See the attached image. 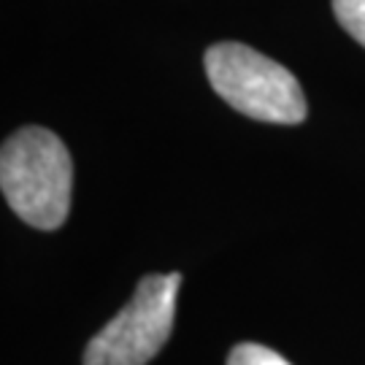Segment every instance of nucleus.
<instances>
[{
	"label": "nucleus",
	"instance_id": "f257e3e1",
	"mask_svg": "<svg viewBox=\"0 0 365 365\" xmlns=\"http://www.w3.org/2000/svg\"><path fill=\"white\" fill-rule=\"evenodd\" d=\"M0 187L16 217L38 230H57L68 220L73 163L66 144L43 128H22L0 152Z\"/></svg>",
	"mask_w": 365,
	"mask_h": 365
},
{
	"label": "nucleus",
	"instance_id": "f03ea898",
	"mask_svg": "<svg viewBox=\"0 0 365 365\" xmlns=\"http://www.w3.org/2000/svg\"><path fill=\"white\" fill-rule=\"evenodd\" d=\"M203 63L214 92L235 111L276 125H298L306 119L298 78L257 49L233 41L214 43Z\"/></svg>",
	"mask_w": 365,
	"mask_h": 365
},
{
	"label": "nucleus",
	"instance_id": "7ed1b4c3",
	"mask_svg": "<svg viewBox=\"0 0 365 365\" xmlns=\"http://www.w3.org/2000/svg\"><path fill=\"white\" fill-rule=\"evenodd\" d=\"M182 274H149L130 303L98 330L84 349V365H146L168 341Z\"/></svg>",
	"mask_w": 365,
	"mask_h": 365
},
{
	"label": "nucleus",
	"instance_id": "20e7f679",
	"mask_svg": "<svg viewBox=\"0 0 365 365\" xmlns=\"http://www.w3.org/2000/svg\"><path fill=\"white\" fill-rule=\"evenodd\" d=\"M333 14L341 27L365 46V0H333Z\"/></svg>",
	"mask_w": 365,
	"mask_h": 365
},
{
	"label": "nucleus",
	"instance_id": "39448f33",
	"mask_svg": "<svg viewBox=\"0 0 365 365\" xmlns=\"http://www.w3.org/2000/svg\"><path fill=\"white\" fill-rule=\"evenodd\" d=\"M227 365H289L284 357L262 344H238L227 354Z\"/></svg>",
	"mask_w": 365,
	"mask_h": 365
}]
</instances>
